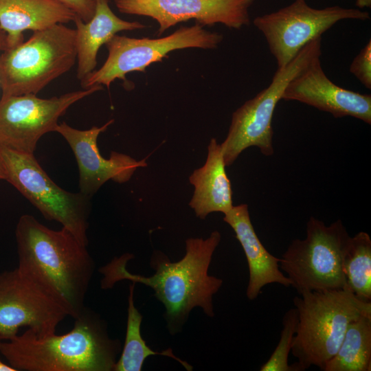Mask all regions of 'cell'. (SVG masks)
Segmentation results:
<instances>
[{"label": "cell", "mask_w": 371, "mask_h": 371, "mask_svg": "<svg viewBox=\"0 0 371 371\" xmlns=\"http://www.w3.org/2000/svg\"><path fill=\"white\" fill-rule=\"evenodd\" d=\"M322 37L305 45L286 66L278 68L271 83L232 114L225 139L221 144L226 166L246 148L256 146L266 156L273 154L272 118L289 82L322 54Z\"/></svg>", "instance_id": "cell-7"}, {"label": "cell", "mask_w": 371, "mask_h": 371, "mask_svg": "<svg viewBox=\"0 0 371 371\" xmlns=\"http://www.w3.org/2000/svg\"><path fill=\"white\" fill-rule=\"evenodd\" d=\"M15 236L17 267L53 295L69 317L77 318L85 308L95 270L87 246L66 228L49 229L29 214L19 218Z\"/></svg>", "instance_id": "cell-2"}, {"label": "cell", "mask_w": 371, "mask_h": 371, "mask_svg": "<svg viewBox=\"0 0 371 371\" xmlns=\"http://www.w3.org/2000/svg\"><path fill=\"white\" fill-rule=\"evenodd\" d=\"M356 5L359 9H362L364 8H370L371 0H356Z\"/></svg>", "instance_id": "cell-27"}, {"label": "cell", "mask_w": 371, "mask_h": 371, "mask_svg": "<svg viewBox=\"0 0 371 371\" xmlns=\"http://www.w3.org/2000/svg\"><path fill=\"white\" fill-rule=\"evenodd\" d=\"M223 221L233 229L246 256L249 269L246 296L249 300L256 299L261 289L269 284L291 286L280 268V258L270 254L258 237L247 204L233 206L224 214Z\"/></svg>", "instance_id": "cell-16"}, {"label": "cell", "mask_w": 371, "mask_h": 371, "mask_svg": "<svg viewBox=\"0 0 371 371\" xmlns=\"http://www.w3.org/2000/svg\"><path fill=\"white\" fill-rule=\"evenodd\" d=\"M102 89L95 85L47 99L32 93L1 96L0 146L34 154L39 139L56 131L59 117L73 104Z\"/></svg>", "instance_id": "cell-11"}, {"label": "cell", "mask_w": 371, "mask_h": 371, "mask_svg": "<svg viewBox=\"0 0 371 371\" xmlns=\"http://www.w3.org/2000/svg\"><path fill=\"white\" fill-rule=\"evenodd\" d=\"M4 179H5L4 172H3V165H2V162L0 157V181L4 180Z\"/></svg>", "instance_id": "cell-29"}, {"label": "cell", "mask_w": 371, "mask_h": 371, "mask_svg": "<svg viewBox=\"0 0 371 371\" xmlns=\"http://www.w3.org/2000/svg\"><path fill=\"white\" fill-rule=\"evenodd\" d=\"M135 285V283L133 282L129 286L125 341L113 371H140L145 359L156 355L171 357L180 363L187 370H192V366L176 357L170 348L157 352L147 346L141 335L142 315L134 304Z\"/></svg>", "instance_id": "cell-21"}, {"label": "cell", "mask_w": 371, "mask_h": 371, "mask_svg": "<svg viewBox=\"0 0 371 371\" xmlns=\"http://www.w3.org/2000/svg\"><path fill=\"white\" fill-rule=\"evenodd\" d=\"M71 10L84 22H88L93 16L95 10V0H57Z\"/></svg>", "instance_id": "cell-25"}, {"label": "cell", "mask_w": 371, "mask_h": 371, "mask_svg": "<svg viewBox=\"0 0 371 371\" xmlns=\"http://www.w3.org/2000/svg\"><path fill=\"white\" fill-rule=\"evenodd\" d=\"M7 49L6 34L0 28V51H4Z\"/></svg>", "instance_id": "cell-26"}, {"label": "cell", "mask_w": 371, "mask_h": 371, "mask_svg": "<svg viewBox=\"0 0 371 371\" xmlns=\"http://www.w3.org/2000/svg\"><path fill=\"white\" fill-rule=\"evenodd\" d=\"M367 11L338 5L317 9L295 0L278 10L256 17L254 25L267 41L278 68L289 64L308 43L341 20L370 19Z\"/></svg>", "instance_id": "cell-10"}, {"label": "cell", "mask_w": 371, "mask_h": 371, "mask_svg": "<svg viewBox=\"0 0 371 371\" xmlns=\"http://www.w3.org/2000/svg\"><path fill=\"white\" fill-rule=\"evenodd\" d=\"M68 316L53 295L18 267L0 273V341L23 327L39 336L55 333Z\"/></svg>", "instance_id": "cell-12"}, {"label": "cell", "mask_w": 371, "mask_h": 371, "mask_svg": "<svg viewBox=\"0 0 371 371\" xmlns=\"http://www.w3.org/2000/svg\"><path fill=\"white\" fill-rule=\"evenodd\" d=\"M221 144L212 138L204 165L193 171L189 181L194 191L189 205L197 217L205 219L212 212H228L234 206L230 181L225 170Z\"/></svg>", "instance_id": "cell-19"}, {"label": "cell", "mask_w": 371, "mask_h": 371, "mask_svg": "<svg viewBox=\"0 0 371 371\" xmlns=\"http://www.w3.org/2000/svg\"><path fill=\"white\" fill-rule=\"evenodd\" d=\"M350 238L340 219L330 225L308 219L305 238L293 240L280 258L281 271L298 294L346 289L342 260Z\"/></svg>", "instance_id": "cell-6"}, {"label": "cell", "mask_w": 371, "mask_h": 371, "mask_svg": "<svg viewBox=\"0 0 371 371\" xmlns=\"http://www.w3.org/2000/svg\"><path fill=\"white\" fill-rule=\"evenodd\" d=\"M122 348L105 321L86 306L66 334L39 336L27 328L0 341V353L16 371H113Z\"/></svg>", "instance_id": "cell-3"}, {"label": "cell", "mask_w": 371, "mask_h": 371, "mask_svg": "<svg viewBox=\"0 0 371 371\" xmlns=\"http://www.w3.org/2000/svg\"><path fill=\"white\" fill-rule=\"evenodd\" d=\"M282 99L298 101L333 117L351 116L371 124V96L341 87L324 73L320 57L308 65L287 85Z\"/></svg>", "instance_id": "cell-15"}, {"label": "cell", "mask_w": 371, "mask_h": 371, "mask_svg": "<svg viewBox=\"0 0 371 371\" xmlns=\"http://www.w3.org/2000/svg\"><path fill=\"white\" fill-rule=\"evenodd\" d=\"M371 370V313L350 323L335 355L323 371Z\"/></svg>", "instance_id": "cell-20"}, {"label": "cell", "mask_w": 371, "mask_h": 371, "mask_svg": "<svg viewBox=\"0 0 371 371\" xmlns=\"http://www.w3.org/2000/svg\"><path fill=\"white\" fill-rule=\"evenodd\" d=\"M350 71L367 89H371V41L361 49L350 65Z\"/></svg>", "instance_id": "cell-24"}, {"label": "cell", "mask_w": 371, "mask_h": 371, "mask_svg": "<svg viewBox=\"0 0 371 371\" xmlns=\"http://www.w3.org/2000/svg\"><path fill=\"white\" fill-rule=\"evenodd\" d=\"M76 60L75 29L59 23L34 32L27 41L1 52L2 97L36 94Z\"/></svg>", "instance_id": "cell-5"}, {"label": "cell", "mask_w": 371, "mask_h": 371, "mask_svg": "<svg viewBox=\"0 0 371 371\" xmlns=\"http://www.w3.org/2000/svg\"><path fill=\"white\" fill-rule=\"evenodd\" d=\"M1 52L0 51V54H1ZM0 88H1V80H0Z\"/></svg>", "instance_id": "cell-30"}, {"label": "cell", "mask_w": 371, "mask_h": 371, "mask_svg": "<svg viewBox=\"0 0 371 371\" xmlns=\"http://www.w3.org/2000/svg\"><path fill=\"white\" fill-rule=\"evenodd\" d=\"M223 39L222 34L207 31L196 23L182 26L171 34L158 38H135L114 35L106 44L108 56L103 65L82 82L83 89L95 85L109 88L116 79L126 81L132 71H145L152 63L161 62L168 54L186 48L214 49Z\"/></svg>", "instance_id": "cell-9"}, {"label": "cell", "mask_w": 371, "mask_h": 371, "mask_svg": "<svg viewBox=\"0 0 371 371\" xmlns=\"http://www.w3.org/2000/svg\"><path fill=\"white\" fill-rule=\"evenodd\" d=\"M5 181L14 186L50 221H56L87 246L91 196L70 192L56 184L34 154L0 146Z\"/></svg>", "instance_id": "cell-8"}, {"label": "cell", "mask_w": 371, "mask_h": 371, "mask_svg": "<svg viewBox=\"0 0 371 371\" xmlns=\"http://www.w3.org/2000/svg\"><path fill=\"white\" fill-rule=\"evenodd\" d=\"M110 120L102 126L87 130L73 128L63 122L56 132L67 141L75 155L79 171L80 192L92 196L106 181L119 183L129 181L138 168L147 166L146 159L136 160L126 154L113 151L110 157H103L98 149V137L113 123Z\"/></svg>", "instance_id": "cell-14"}, {"label": "cell", "mask_w": 371, "mask_h": 371, "mask_svg": "<svg viewBox=\"0 0 371 371\" xmlns=\"http://www.w3.org/2000/svg\"><path fill=\"white\" fill-rule=\"evenodd\" d=\"M254 0H114L124 14L149 16L159 25L158 34L178 23L194 19L201 25L222 23L240 29L249 25Z\"/></svg>", "instance_id": "cell-13"}, {"label": "cell", "mask_w": 371, "mask_h": 371, "mask_svg": "<svg viewBox=\"0 0 371 371\" xmlns=\"http://www.w3.org/2000/svg\"><path fill=\"white\" fill-rule=\"evenodd\" d=\"M297 324V311L295 307L291 308L283 316L278 344L269 359L260 367V371H298L295 364L289 365L288 361Z\"/></svg>", "instance_id": "cell-23"}, {"label": "cell", "mask_w": 371, "mask_h": 371, "mask_svg": "<svg viewBox=\"0 0 371 371\" xmlns=\"http://www.w3.org/2000/svg\"><path fill=\"white\" fill-rule=\"evenodd\" d=\"M93 17L84 22L75 15L76 46L77 52V78L82 82L95 69L99 49L114 35L122 31H132L146 27L138 21H124L111 10L109 0H95Z\"/></svg>", "instance_id": "cell-17"}, {"label": "cell", "mask_w": 371, "mask_h": 371, "mask_svg": "<svg viewBox=\"0 0 371 371\" xmlns=\"http://www.w3.org/2000/svg\"><path fill=\"white\" fill-rule=\"evenodd\" d=\"M346 289L357 298L371 302V238L365 232L350 236L343 256Z\"/></svg>", "instance_id": "cell-22"}, {"label": "cell", "mask_w": 371, "mask_h": 371, "mask_svg": "<svg viewBox=\"0 0 371 371\" xmlns=\"http://www.w3.org/2000/svg\"><path fill=\"white\" fill-rule=\"evenodd\" d=\"M75 14L57 0H0V28L7 49L23 41V32L74 21Z\"/></svg>", "instance_id": "cell-18"}, {"label": "cell", "mask_w": 371, "mask_h": 371, "mask_svg": "<svg viewBox=\"0 0 371 371\" xmlns=\"http://www.w3.org/2000/svg\"><path fill=\"white\" fill-rule=\"evenodd\" d=\"M221 235L214 231L205 239L190 238L186 241V254L172 262L160 251L155 250L150 265L155 273L150 276L133 274L126 269L133 255L126 253L101 267V288L111 289L119 281L127 280L141 283L154 291V296L165 308L164 317L172 335L180 333L192 310L200 307L208 317L214 316L213 297L219 291L223 280L208 273L212 256Z\"/></svg>", "instance_id": "cell-1"}, {"label": "cell", "mask_w": 371, "mask_h": 371, "mask_svg": "<svg viewBox=\"0 0 371 371\" xmlns=\"http://www.w3.org/2000/svg\"><path fill=\"white\" fill-rule=\"evenodd\" d=\"M293 299L298 324L291 353L299 371L311 366L324 370L338 350L351 322L371 313V302L347 289L305 292Z\"/></svg>", "instance_id": "cell-4"}, {"label": "cell", "mask_w": 371, "mask_h": 371, "mask_svg": "<svg viewBox=\"0 0 371 371\" xmlns=\"http://www.w3.org/2000/svg\"><path fill=\"white\" fill-rule=\"evenodd\" d=\"M0 371H16L9 364L4 363L0 359Z\"/></svg>", "instance_id": "cell-28"}]
</instances>
